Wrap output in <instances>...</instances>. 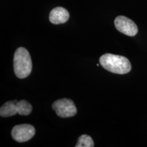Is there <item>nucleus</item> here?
I'll return each instance as SVG.
<instances>
[{
	"mask_svg": "<svg viewBox=\"0 0 147 147\" xmlns=\"http://www.w3.org/2000/svg\"><path fill=\"white\" fill-rule=\"evenodd\" d=\"M100 63L106 70L118 74H125L131 69V63L126 57L110 53L102 55Z\"/></svg>",
	"mask_w": 147,
	"mask_h": 147,
	"instance_id": "obj_1",
	"label": "nucleus"
},
{
	"mask_svg": "<svg viewBox=\"0 0 147 147\" xmlns=\"http://www.w3.org/2000/svg\"><path fill=\"white\" fill-rule=\"evenodd\" d=\"M14 70L18 78H25L32 70V62L28 51L23 47L16 49L14 56Z\"/></svg>",
	"mask_w": 147,
	"mask_h": 147,
	"instance_id": "obj_2",
	"label": "nucleus"
},
{
	"mask_svg": "<svg viewBox=\"0 0 147 147\" xmlns=\"http://www.w3.org/2000/svg\"><path fill=\"white\" fill-rule=\"evenodd\" d=\"M52 107L57 115L61 118L73 117L77 113V109L73 101L69 99L63 98L55 101L53 104Z\"/></svg>",
	"mask_w": 147,
	"mask_h": 147,
	"instance_id": "obj_3",
	"label": "nucleus"
},
{
	"mask_svg": "<svg viewBox=\"0 0 147 147\" xmlns=\"http://www.w3.org/2000/svg\"><path fill=\"white\" fill-rule=\"evenodd\" d=\"M36 129L29 124H22L14 126L12 130V136L14 140L18 142H24L29 140L34 136Z\"/></svg>",
	"mask_w": 147,
	"mask_h": 147,
	"instance_id": "obj_4",
	"label": "nucleus"
},
{
	"mask_svg": "<svg viewBox=\"0 0 147 147\" xmlns=\"http://www.w3.org/2000/svg\"><path fill=\"white\" fill-rule=\"evenodd\" d=\"M115 25L119 32L128 36H136L138 31L136 23L124 16H117L115 20Z\"/></svg>",
	"mask_w": 147,
	"mask_h": 147,
	"instance_id": "obj_5",
	"label": "nucleus"
},
{
	"mask_svg": "<svg viewBox=\"0 0 147 147\" xmlns=\"http://www.w3.org/2000/svg\"><path fill=\"white\" fill-rule=\"evenodd\" d=\"M69 14L66 9L62 7H57L51 10L49 20L53 24L58 25V24L65 23L68 21Z\"/></svg>",
	"mask_w": 147,
	"mask_h": 147,
	"instance_id": "obj_6",
	"label": "nucleus"
},
{
	"mask_svg": "<svg viewBox=\"0 0 147 147\" xmlns=\"http://www.w3.org/2000/svg\"><path fill=\"white\" fill-rule=\"evenodd\" d=\"M18 113L16 100L9 101L0 108V115L2 117H10Z\"/></svg>",
	"mask_w": 147,
	"mask_h": 147,
	"instance_id": "obj_7",
	"label": "nucleus"
},
{
	"mask_svg": "<svg viewBox=\"0 0 147 147\" xmlns=\"http://www.w3.org/2000/svg\"><path fill=\"white\" fill-rule=\"evenodd\" d=\"M18 114L20 115H29L32 111V106L26 100L16 101Z\"/></svg>",
	"mask_w": 147,
	"mask_h": 147,
	"instance_id": "obj_8",
	"label": "nucleus"
},
{
	"mask_svg": "<svg viewBox=\"0 0 147 147\" xmlns=\"http://www.w3.org/2000/svg\"><path fill=\"white\" fill-rule=\"evenodd\" d=\"M76 147H93L94 146V142L93 139L89 136L83 134L79 137L78 143H77Z\"/></svg>",
	"mask_w": 147,
	"mask_h": 147,
	"instance_id": "obj_9",
	"label": "nucleus"
}]
</instances>
